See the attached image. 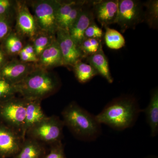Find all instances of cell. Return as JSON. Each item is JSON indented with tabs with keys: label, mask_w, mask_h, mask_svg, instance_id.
Segmentation results:
<instances>
[{
	"label": "cell",
	"mask_w": 158,
	"mask_h": 158,
	"mask_svg": "<svg viewBox=\"0 0 158 158\" xmlns=\"http://www.w3.org/2000/svg\"><path fill=\"white\" fill-rule=\"evenodd\" d=\"M56 39V35L40 31L30 40L39 59L41 53Z\"/></svg>",
	"instance_id": "44dd1931"
},
{
	"label": "cell",
	"mask_w": 158,
	"mask_h": 158,
	"mask_svg": "<svg viewBox=\"0 0 158 158\" xmlns=\"http://www.w3.org/2000/svg\"><path fill=\"white\" fill-rule=\"evenodd\" d=\"M104 34L102 29L97 25L94 21L86 29L84 35L85 38H93L101 40Z\"/></svg>",
	"instance_id": "f1b7e54d"
},
{
	"label": "cell",
	"mask_w": 158,
	"mask_h": 158,
	"mask_svg": "<svg viewBox=\"0 0 158 158\" xmlns=\"http://www.w3.org/2000/svg\"><path fill=\"white\" fill-rule=\"evenodd\" d=\"M105 28L106 30L104 34L105 42L109 48L118 50L125 46V40L121 33L109 27H105Z\"/></svg>",
	"instance_id": "603a6c76"
},
{
	"label": "cell",
	"mask_w": 158,
	"mask_h": 158,
	"mask_svg": "<svg viewBox=\"0 0 158 158\" xmlns=\"http://www.w3.org/2000/svg\"><path fill=\"white\" fill-rule=\"evenodd\" d=\"M44 146L32 138H25L18 152L13 158H42L45 155Z\"/></svg>",
	"instance_id": "ac0fdd59"
},
{
	"label": "cell",
	"mask_w": 158,
	"mask_h": 158,
	"mask_svg": "<svg viewBox=\"0 0 158 158\" xmlns=\"http://www.w3.org/2000/svg\"><path fill=\"white\" fill-rule=\"evenodd\" d=\"M141 112L135 98L123 95L108 103L96 116L101 124L116 131H122L133 127Z\"/></svg>",
	"instance_id": "6da1fadb"
},
{
	"label": "cell",
	"mask_w": 158,
	"mask_h": 158,
	"mask_svg": "<svg viewBox=\"0 0 158 158\" xmlns=\"http://www.w3.org/2000/svg\"><path fill=\"white\" fill-rule=\"evenodd\" d=\"M59 5L57 11V24L58 28L62 29L65 20L72 9L75 6L78 1H59Z\"/></svg>",
	"instance_id": "cb8c5ba5"
},
{
	"label": "cell",
	"mask_w": 158,
	"mask_h": 158,
	"mask_svg": "<svg viewBox=\"0 0 158 158\" xmlns=\"http://www.w3.org/2000/svg\"><path fill=\"white\" fill-rule=\"evenodd\" d=\"M41 101L38 99H27L25 120L22 133V137L23 140L26 138L27 131L47 116L41 108Z\"/></svg>",
	"instance_id": "9a60e30c"
},
{
	"label": "cell",
	"mask_w": 158,
	"mask_h": 158,
	"mask_svg": "<svg viewBox=\"0 0 158 158\" xmlns=\"http://www.w3.org/2000/svg\"><path fill=\"white\" fill-rule=\"evenodd\" d=\"M37 67V63H26L16 59L9 60L0 70V77L15 85L25 78Z\"/></svg>",
	"instance_id": "30bf717a"
},
{
	"label": "cell",
	"mask_w": 158,
	"mask_h": 158,
	"mask_svg": "<svg viewBox=\"0 0 158 158\" xmlns=\"http://www.w3.org/2000/svg\"><path fill=\"white\" fill-rule=\"evenodd\" d=\"M94 20L91 1H87L78 17L68 30L71 37L79 47L85 38V31Z\"/></svg>",
	"instance_id": "7c38bea8"
},
{
	"label": "cell",
	"mask_w": 158,
	"mask_h": 158,
	"mask_svg": "<svg viewBox=\"0 0 158 158\" xmlns=\"http://www.w3.org/2000/svg\"><path fill=\"white\" fill-rule=\"evenodd\" d=\"M22 37L13 30L8 36L1 42V46L9 57H14L18 55L23 48Z\"/></svg>",
	"instance_id": "d6986e66"
},
{
	"label": "cell",
	"mask_w": 158,
	"mask_h": 158,
	"mask_svg": "<svg viewBox=\"0 0 158 158\" xmlns=\"http://www.w3.org/2000/svg\"><path fill=\"white\" fill-rule=\"evenodd\" d=\"M73 68L76 78L81 84L87 83L98 75L92 65L82 62V60L75 63Z\"/></svg>",
	"instance_id": "ffe728a7"
},
{
	"label": "cell",
	"mask_w": 158,
	"mask_h": 158,
	"mask_svg": "<svg viewBox=\"0 0 158 158\" xmlns=\"http://www.w3.org/2000/svg\"><path fill=\"white\" fill-rule=\"evenodd\" d=\"M102 47L101 40L93 38H85L79 46L85 58L97 52Z\"/></svg>",
	"instance_id": "d4e9b609"
},
{
	"label": "cell",
	"mask_w": 158,
	"mask_h": 158,
	"mask_svg": "<svg viewBox=\"0 0 158 158\" xmlns=\"http://www.w3.org/2000/svg\"><path fill=\"white\" fill-rule=\"evenodd\" d=\"M144 22L150 28L157 29L158 27V1L149 0L143 2Z\"/></svg>",
	"instance_id": "7402d4cb"
},
{
	"label": "cell",
	"mask_w": 158,
	"mask_h": 158,
	"mask_svg": "<svg viewBox=\"0 0 158 158\" xmlns=\"http://www.w3.org/2000/svg\"><path fill=\"white\" fill-rule=\"evenodd\" d=\"M15 86L17 93L23 98L42 100L56 93L61 87V82L56 75L37 65Z\"/></svg>",
	"instance_id": "3957f363"
},
{
	"label": "cell",
	"mask_w": 158,
	"mask_h": 158,
	"mask_svg": "<svg viewBox=\"0 0 158 158\" xmlns=\"http://www.w3.org/2000/svg\"><path fill=\"white\" fill-rule=\"evenodd\" d=\"M40 68L49 70L50 69L64 65L63 58L56 39L43 52L37 63Z\"/></svg>",
	"instance_id": "5bb4252c"
},
{
	"label": "cell",
	"mask_w": 158,
	"mask_h": 158,
	"mask_svg": "<svg viewBox=\"0 0 158 158\" xmlns=\"http://www.w3.org/2000/svg\"><path fill=\"white\" fill-rule=\"evenodd\" d=\"M17 1L0 0V16L15 18Z\"/></svg>",
	"instance_id": "4316f807"
},
{
	"label": "cell",
	"mask_w": 158,
	"mask_h": 158,
	"mask_svg": "<svg viewBox=\"0 0 158 158\" xmlns=\"http://www.w3.org/2000/svg\"><path fill=\"white\" fill-rule=\"evenodd\" d=\"M27 104V99L15 97L2 102L0 110V115L9 124V127L21 136L25 120Z\"/></svg>",
	"instance_id": "52a82bcc"
},
{
	"label": "cell",
	"mask_w": 158,
	"mask_h": 158,
	"mask_svg": "<svg viewBox=\"0 0 158 158\" xmlns=\"http://www.w3.org/2000/svg\"><path fill=\"white\" fill-rule=\"evenodd\" d=\"M142 112L145 113L146 121L149 125L151 136L157 135L158 133V90L153 89L151 93L150 99L148 106Z\"/></svg>",
	"instance_id": "2e32d148"
},
{
	"label": "cell",
	"mask_w": 158,
	"mask_h": 158,
	"mask_svg": "<svg viewBox=\"0 0 158 158\" xmlns=\"http://www.w3.org/2000/svg\"><path fill=\"white\" fill-rule=\"evenodd\" d=\"M15 18L0 16V42H2L13 31V24Z\"/></svg>",
	"instance_id": "83f0119b"
},
{
	"label": "cell",
	"mask_w": 158,
	"mask_h": 158,
	"mask_svg": "<svg viewBox=\"0 0 158 158\" xmlns=\"http://www.w3.org/2000/svg\"><path fill=\"white\" fill-rule=\"evenodd\" d=\"M86 58L89 64L93 66L98 75L104 78L110 84L113 83V78L110 71L107 58L103 50L102 47L97 52Z\"/></svg>",
	"instance_id": "e0dca14e"
},
{
	"label": "cell",
	"mask_w": 158,
	"mask_h": 158,
	"mask_svg": "<svg viewBox=\"0 0 158 158\" xmlns=\"http://www.w3.org/2000/svg\"><path fill=\"white\" fill-rule=\"evenodd\" d=\"M23 50L26 52L27 53L30 54L32 56H37L35 54V50L33 44L31 42H29L26 44L23 49Z\"/></svg>",
	"instance_id": "d6a6232c"
},
{
	"label": "cell",
	"mask_w": 158,
	"mask_h": 158,
	"mask_svg": "<svg viewBox=\"0 0 158 158\" xmlns=\"http://www.w3.org/2000/svg\"><path fill=\"white\" fill-rule=\"evenodd\" d=\"M9 57L0 45V70L10 60Z\"/></svg>",
	"instance_id": "1f68e13d"
},
{
	"label": "cell",
	"mask_w": 158,
	"mask_h": 158,
	"mask_svg": "<svg viewBox=\"0 0 158 158\" xmlns=\"http://www.w3.org/2000/svg\"><path fill=\"white\" fill-rule=\"evenodd\" d=\"M23 141L19 133L14 130L0 127V156L3 158L14 156Z\"/></svg>",
	"instance_id": "4fadbf2b"
},
{
	"label": "cell",
	"mask_w": 158,
	"mask_h": 158,
	"mask_svg": "<svg viewBox=\"0 0 158 158\" xmlns=\"http://www.w3.org/2000/svg\"><path fill=\"white\" fill-rule=\"evenodd\" d=\"M56 37L62 53L64 66L73 67L77 62L85 58L68 31L58 28Z\"/></svg>",
	"instance_id": "9c48e42d"
},
{
	"label": "cell",
	"mask_w": 158,
	"mask_h": 158,
	"mask_svg": "<svg viewBox=\"0 0 158 158\" xmlns=\"http://www.w3.org/2000/svg\"><path fill=\"white\" fill-rule=\"evenodd\" d=\"M18 56L19 57V60L22 62L26 63H37L39 60L37 56H31L30 54L27 53L23 49L20 52Z\"/></svg>",
	"instance_id": "4dcf8cb0"
},
{
	"label": "cell",
	"mask_w": 158,
	"mask_h": 158,
	"mask_svg": "<svg viewBox=\"0 0 158 158\" xmlns=\"http://www.w3.org/2000/svg\"><path fill=\"white\" fill-rule=\"evenodd\" d=\"M64 124L56 116H47L31 128L26 134L28 138L51 144L62 142Z\"/></svg>",
	"instance_id": "5b68a950"
},
{
	"label": "cell",
	"mask_w": 158,
	"mask_h": 158,
	"mask_svg": "<svg viewBox=\"0 0 158 158\" xmlns=\"http://www.w3.org/2000/svg\"><path fill=\"white\" fill-rule=\"evenodd\" d=\"M42 158H67L64 151V146L62 142L52 144L50 151Z\"/></svg>",
	"instance_id": "f546056e"
},
{
	"label": "cell",
	"mask_w": 158,
	"mask_h": 158,
	"mask_svg": "<svg viewBox=\"0 0 158 158\" xmlns=\"http://www.w3.org/2000/svg\"><path fill=\"white\" fill-rule=\"evenodd\" d=\"M29 2L39 30L56 35L58 29L57 16L59 0H35Z\"/></svg>",
	"instance_id": "277c9868"
},
{
	"label": "cell",
	"mask_w": 158,
	"mask_h": 158,
	"mask_svg": "<svg viewBox=\"0 0 158 158\" xmlns=\"http://www.w3.org/2000/svg\"><path fill=\"white\" fill-rule=\"evenodd\" d=\"M62 121L77 139L84 141H95L102 135V124L96 116L72 102L62 110Z\"/></svg>",
	"instance_id": "7a4b0ae2"
},
{
	"label": "cell",
	"mask_w": 158,
	"mask_h": 158,
	"mask_svg": "<svg viewBox=\"0 0 158 158\" xmlns=\"http://www.w3.org/2000/svg\"><path fill=\"white\" fill-rule=\"evenodd\" d=\"M15 31L23 38L31 40L40 30L34 15L29 10L27 1H17Z\"/></svg>",
	"instance_id": "ba28073f"
},
{
	"label": "cell",
	"mask_w": 158,
	"mask_h": 158,
	"mask_svg": "<svg viewBox=\"0 0 158 158\" xmlns=\"http://www.w3.org/2000/svg\"><path fill=\"white\" fill-rule=\"evenodd\" d=\"M118 5V0L91 1L95 19L104 27L116 23Z\"/></svg>",
	"instance_id": "8fae6325"
},
{
	"label": "cell",
	"mask_w": 158,
	"mask_h": 158,
	"mask_svg": "<svg viewBox=\"0 0 158 158\" xmlns=\"http://www.w3.org/2000/svg\"></svg>",
	"instance_id": "836d02e7"
},
{
	"label": "cell",
	"mask_w": 158,
	"mask_h": 158,
	"mask_svg": "<svg viewBox=\"0 0 158 158\" xmlns=\"http://www.w3.org/2000/svg\"><path fill=\"white\" fill-rule=\"evenodd\" d=\"M17 93L15 85L0 77V102H2L13 98Z\"/></svg>",
	"instance_id": "484cf974"
},
{
	"label": "cell",
	"mask_w": 158,
	"mask_h": 158,
	"mask_svg": "<svg viewBox=\"0 0 158 158\" xmlns=\"http://www.w3.org/2000/svg\"><path fill=\"white\" fill-rule=\"evenodd\" d=\"M143 2L138 0H118V11L116 23L124 33L127 30L135 29L144 22Z\"/></svg>",
	"instance_id": "8992f818"
}]
</instances>
